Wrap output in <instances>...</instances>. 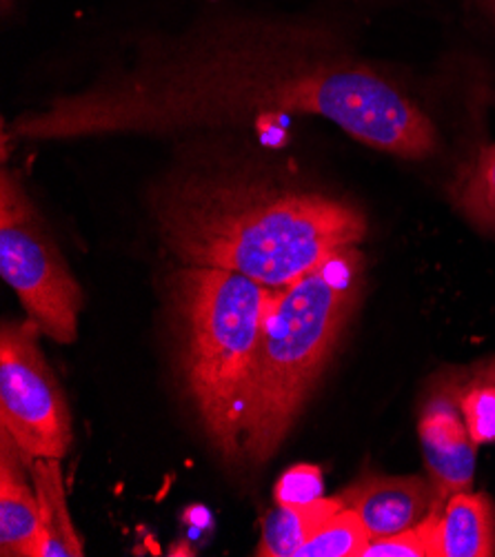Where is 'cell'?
<instances>
[{
	"label": "cell",
	"mask_w": 495,
	"mask_h": 557,
	"mask_svg": "<svg viewBox=\"0 0 495 557\" xmlns=\"http://www.w3.org/2000/svg\"><path fill=\"white\" fill-rule=\"evenodd\" d=\"M320 116L398 158L435 153L424 111L367 65L343 59L315 25L283 18L209 23L138 55L85 89L3 125V143L174 134L253 116Z\"/></svg>",
	"instance_id": "6da1fadb"
},
{
	"label": "cell",
	"mask_w": 495,
	"mask_h": 557,
	"mask_svg": "<svg viewBox=\"0 0 495 557\" xmlns=\"http://www.w3.org/2000/svg\"><path fill=\"white\" fill-rule=\"evenodd\" d=\"M151 215L185 267L230 269L273 289L367 238L364 215L345 200L227 172L160 183Z\"/></svg>",
	"instance_id": "7a4b0ae2"
},
{
	"label": "cell",
	"mask_w": 495,
	"mask_h": 557,
	"mask_svg": "<svg viewBox=\"0 0 495 557\" xmlns=\"http://www.w3.org/2000/svg\"><path fill=\"white\" fill-rule=\"evenodd\" d=\"M364 260L345 247L273 294L243 420L240 460L262 465L294 429L358 305Z\"/></svg>",
	"instance_id": "3957f363"
},
{
	"label": "cell",
	"mask_w": 495,
	"mask_h": 557,
	"mask_svg": "<svg viewBox=\"0 0 495 557\" xmlns=\"http://www.w3.org/2000/svg\"><path fill=\"white\" fill-rule=\"evenodd\" d=\"M168 287L185 394L213 447L238 460L262 326L276 289L213 267H183Z\"/></svg>",
	"instance_id": "277c9868"
},
{
	"label": "cell",
	"mask_w": 495,
	"mask_h": 557,
	"mask_svg": "<svg viewBox=\"0 0 495 557\" xmlns=\"http://www.w3.org/2000/svg\"><path fill=\"white\" fill-rule=\"evenodd\" d=\"M0 275L40 333L61 345L76 341L85 296L42 213L10 170L0 176Z\"/></svg>",
	"instance_id": "5b68a950"
},
{
	"label": "cell",
	"mask_w": 495,
	"mask_h": 557,
	"mask_svg": "<svg viewBox=\"0 0 495 557\" xmlns=\"http://www.w3.org/2000/svg\"><path fill=\"white\" fill-rule=\"evenodd\" d=\"M38 324L3 322L0 329V429L25 462L63 460L72 447V416L63 388L38 347Z\"/></svg>",
	"instance_id": "8992f818"
},
{
	"label": "cell",
	"mask_w": 495,
	"mask_h": 557,
	"mask_svg": "<svg viewBox=\"0 0 495 557\" xmlns=\"http://www.w3.org/2000/svg\"><path fill=\"white\" fill-rule=\"evenodd\" d=\"M418 435L426 473L443 505L454 493L471 491L478 444L465 424L460 396L456 392L443 388L424 405Z\"/></svg>",
	"instance_id": "52a82bcc"
},
{
	"label": "cell",
	"mask_w": 495,
	"mask_h": 557,
	"mask_svg": "<svg viewBox=\"0 0 495 557\" xmlns=\"http://www.w3.org/2000/svg\"><path fill=\"white\" fill-rule=\"evenodd\" d=\"M341 503L364 522L371 540L400 533L443 507L431 478L369 473L345 488Z\"/></svg>",
	"instance_id": "ba28073f"
},
{
	"label": "cell",
	"mask_w": 495,
	"mask_h": 557,
	"mask_svg": "<svg viewBox=\"0 0 495 557\" xmlns=\"http://www.w3.org/2000/svg\"><path fill=\"white\" fill-rule=\"evenodd\" d=\"M29 467L8 431L0 429V555L42 557V527Z\"/></svg>",
	"instance_id": "9c48e42d"
},
{
	"label": "cell",
	"mask_w": 495,
	"mask_h": 557,
	"mask_svg": "<svg viewBox=\"0 0 495 557\" xmlns=\"http://www.w3.org/2000/svg\"><path fill=\"white\" fill-rule=\"evenodd\" d=\"M495 555V511L484 493L460 491L437 516V557Z\"/></svg>",
	"instance_id": "30bf717a"
},
{
	"label": "cell",
	"mask_w": 495,
	"mask_h": 557,
	"mask_svg": "<svg viewBox=\"0 0 495 557\" xmlns=\"http://www.w3.org/2000/svg\"><path fill=\"white\" fill-rule=\"evenodd\" d=\"M32 482L38 497L40 527H42V557H81L83 542L74 529L65 478L59 458H38L29 467Z\"/></svg>",
	"instance_id": "8fae6325"
},
{
	"label": "cell",
	"mask_w": 495,
	"mask_h": 557,
	"mask_svg": "<svg viewBox=\"0 0 495 557\" xmlns=\"http://www.w3.org/2000/svg\"><path fill=\"white\" fill-rule=\"evenodd\" d=\"M343 509L341 497H318L307 505H276L264 522L256 555L296 557L309 537Z\"/></svg>",
	"instance_id": "7c38bea8"
},
{
	"label": "cell",
	"mask_w": 495,
	"mask_h": 557,
	"mask_svg": "<svg viewBox=\"0 0 495 557\" xmlns=\"http://www.w3.org/2000/svg\"><path fill=\"white\" fill-rule=\"evenodd\" d=\"M454 198L478 230L495 236V143L480 149L458 181Z\"/></svg>",
	"instance_id": "4fadbf2b"
},
{
	"label": "cell",
	"mask_w": 495,
	"mask_h": 557,
	"mask_svg": "<svg viewBox=\"0 0 495 557\" xmlns=\"http://www.w3.org/2000/svg\"><path fill=\"white\" fill-rule=\"evenodd\" d=\"M371 535L354 509L343 507L329 518L296 557H362Z\"/></svg>",
	"instance_id": "5bb4252c"
},
{
	"label": "cell",
	"mask_w": 495,
	"mask_h": 557,
	"mask_svg": "<svg viewBox=\"0 0 495 557\" xmlns=\"http://www.w3.org/2000/svg\"><path fill=\"white\" fill-rule=\"evenodd\" d=\"M437 516L440 507L416 527L371 540L362 557H437Z\"/></svg>",
	"instance_id": "9a60e30c"
},
{
	"label": "cell",
	"mask_w": 495,
	"mask_h": 557,
	"mask_svg": "<svg viewBox=\"0 0 495 557\" xmlns=\"http://www.w3.org/2000/svg\"><path fill=\"white\" fill-rule=\"evenodd\" d=\"M465 424L478 444L495 442V384L475 380L460 394Z\"/></svg>",
	"instance_id": "2e32d148"
},
{
	"label": "cell",
	"mask_w": 495,
	"mask_h": 557,
	"mask_svg": "<svg viewBox=\"0 0 495 557\" xmlns=\"http://www.w3.org/2000/svg\"><path fill=\"white\" fill-rule=\"evenodd\" d=\"M318 497H322V473L311 465L289 469L276 486L279 505H307Z\"/></svg>",
	"instance_id": "e0dca14e"
},
{
	"label": "cell",
	"mask_w": 495,
	"mask_h": 557,
	"mask_svg": "<svg viewBox=\"0 0 495 557\" xmlns=\"http://www.w3.org/2000/svg\"><path fill=\"white\" fill-rule=\"evenodd\" d=\"M475 380H484V382H493V384H495V360L486 362V364L478 371Z\"/></svg>",
	"instance_id": "ac0fdd59"
},
{
	"label": "cell",
	"mask_w": 495,
	"mask_h": 557,
	"mask_svg": "<svg viewBox=\"0 0 495 557\" xmlns=\"http://www.w3.org/2000/svg\"><path fill=\"white\" fill-rule=\"evenodd\" d=\"M488 3H491V5H493V12H495V0H488Z\"/></svg>",
	"instance_id": "d6986e66"
}]
</instances>
